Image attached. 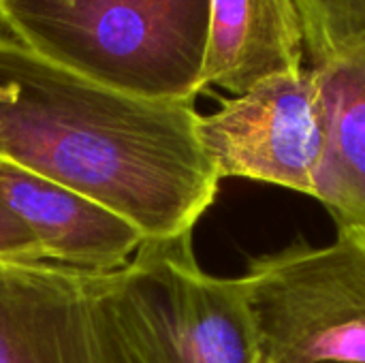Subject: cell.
<instances>
[{
	"mask_svg": "<svg viewBox=\"0 0 365 363\" xmlns=\"http://www.w3.org/2000/svg\"><path fill=\"white\" fill-rule=\"evenodd\" d=\"M195 101H152L66 71L0 21V158L126 218L145 240L192 233L220 178Z\"/></svg>",
	"mask_w": 365,
	"mask_h": 363,
	"instance_id": "6da1fadb",
	"label": "cell"
},
{
	"mask_svg": "<svg viewBox=\"0 0 365 363\" xmlns=\"http://www.w3.org/2000/svg\"><path fill=\"white\" fill-rule=\"evenodd\" d=\"M101 363H257L242 278L201 270L192 233L145 240L120 270L90 274Z\"/></svg>",
	"mask_w": 365,
	"mask_h": 363,
	"instance_id": "7a4b0ae2",
	"label": "cell"
},
{
	"mask_svg": "<svg viewBox=\"0 0 365 363\" xmlns=\"http://www.w3.org/2000/svg\"><path fill=\"white\" fill-rule=\"evenodd\" d=\"M2 26L41 58L118 92L195 101L210 0H0Z\"/></svg>",
	"mask_w": 365,
	"mask_h": 363,
	"instance_id": "3957f363",
	"label": "cell"
},
{
	"mask_svg": "<svg viewBox=\"0 0 365 363\" xmlns=\"http://www.w3.org/2000/svg\"><path fill=\"white\" fill-rule=\"evenodd\" d=\"M336 225L331 244L297 240L240 276L263 363H365V227Z\"/></svg>",
	"mask_w": 365,
	"mask_h": 363,
	"instance_id": "277c9868",
	"label": "cell"
},
{
	"mask_svg": "<svg viewBox=\"0 0 365 363\" xmlns=\"http://www.w3.org/2000/svg\"><path fill=\"white\" fill-rule=\"evenodd\" d=\"M197 131L220 182L252 180L319 199L325 124L310 66L225 98L199 116Z\"/></svg>",
	"mask_w": 365,
	"mask_h": 363,
	"instance_id": "5b68a950",
	"label": "cell"
},
{
	"mask_svg": "<svg viewBox=\"0 0 365 363\" xmlns=\"http://www.w3.org/2000/svg\"><path fill=\"white\" fill-rule=\"evenodd\" d=\"M0 363H101L90 272L0 261Z\"/></svg>",
	"mask_w": 365,
	"mask_h": 363,
	"instance_id": "8992f818",
	"label": "cell"
},
{
	"mask_svg": "<svg viewBox=\"0 0 365 363\" xmlns=\"http://www.w3.org/2000/svg\"><path fill=\"white\" fill-rule=\"evenodd\" d=\"M0 193L45 261L105 274L126 265L143 233L109 208L0 158Z\"/></svg>",
	"mask_w": 365,
	"mask_h": 363,
	"instance_id": "52a82bcc",
	"label": "cell"
},
{
	"mask_svg": "<svg viewBox=\"0 0 365 363\" xmlns=\"http://www.w3.org/2000/svg\"><path fill=\"white\" fill-rule=\"evenodd\" d=\"M306 39L293 0H210L201 88L231 96L304 68Z\"/></svg>",
	"mask_w": 365,
	"mask_h": 363,
	"instance_id": "ba28073f",
	"label": "cell"
},
{
	"mask_svg": "<svg viewBox=\"0 0 365 363\" xmlns=\"http://www.w3.org/2000/svg\"><path fill=\"white\" fill-rule=\"evenodd\" d=\"M325 124L319 203L336 223L365 227V45L310 66Z\"/></svg>",
	"mask_w": 365,
	"mask_h": 363,
	"instance_id": "9c48e42d",
	"label": "cell"
},
{
	"mask_svg": "<svg viewBox=\"0 0 365 363\" xmlns=\"http://www.w3.org/2000/svg\"><path fill=\"white\" fill-rule=\"evenodd\" d=\"M304 26L306 58L319 66L365 45V0H293Z\"/></svg>",
	"mask_w": 365,
	"mask_h": 363,
	"instance_id": "30bf717a",
	"label": "cell"
},
{
	"mask_svg": "<svg viewBox=\"0 0 365 363\" xmlns=\"http://www.w3.org/2000/svg\"><path fill=\"white\" fill-rule=\"evenodd\" d=\"M0 261H45L34 235L0 193Z\"/></svg>",
	"mask_w": 365,
	"mask_h": 363,
	"instance_id": "8fae6325",
	"label": "cell"
},
{
	"mask_svg": "<svg viewBox=\"0 0 365 363\" xmlns=\"http://www.w3.org/2000/svg\"><path fill=\"white\" fill-rule=\"evenodd\" d=\"M257 363H263V362H261V357H259V359H257Z\"/></svg>",
	"mask_w": 365,
	"mask_h": 363,
	"instance_id": "7c38bea8",
	"label": "cell"
}]
</instances>
